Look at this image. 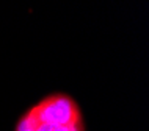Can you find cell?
Returning a JSON list of instances; mask_svg holds the SVG:
<instances>
[{"label":"cell","mask_w":149,"mask_h":131,"mask_svg":"<svg viewBox=\"0 0 149 131\" xmlns=\"http://www.w3.org/2000/svg\"><path fill=\"white\" fill-rule=\"evenodd\" d=\"M41 125L74 126L83 123V116L79 103L64 92H54L36 102L30 108Z\"/></svg>","instance_id":"cell-1"},{"label":"cell","mask_w":149,"mask_h":131,"mask_svg":"<svg viewBox=\"0 0 149 131\" xmlns=\"http://www.w3.org/2000/svg\"><path fill=\"white\" fill-rule=\"evenodd\" d=\"M38 128H39V122L36 120V117L30 109H27L17 119V122L14 125V131H38Z\"/></svg>","instance_id":"cell-2"},{"label":"cell","mask_w":149,"mask_h":131,"mask_svg":"<svg viewBox=\"0 0 149 131\" xmlns=\"http://www.w3.org/2000/svg\"><path fill=\"white\" fill-rule=\"evenodd\" d=\"M38 131H85V125H74V126H52V125H41Z\"/></svg>","instance_id":"cell-3"}]
</instances>
